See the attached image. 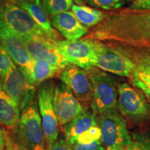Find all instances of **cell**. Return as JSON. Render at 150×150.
<instances>
[{"mask_svg":"<svg viewBox=\"0 0 150 150\" xmlns=\"http://www.w3.org/2000/svg\"><path fill=\"white\" fill-rule=\"evenodd\" d=\"M91 38L133 45H150V10H129L105 18L93 31Z\"/></svg>","mask_w":150,"mask_h":150,"instance_id":"6da1fadb","label":"cell"},{"mask_svg":"<svg viewBox=\"0 0 150 150\" xmlns=\"http://www.w3.org/2000/svg\"><path fill=\"white\" fill-rule=\"evenodd\" d=\"M11 136L20 150H46L42 121L35 99L22 110L18 128Z\"/></svg>","mask_w":150,"mask_h":150,"instance_id":"7a4b0ae2","label":"cell"},{"mask_svg":"<svg viewBox=\"0 0 150 150\" xmlns=\"http://www.w3.org/2000/svg\"><path fill=\"white\" fill-rule=\"evenodd\" d=\"M86 71L92 84L91 103L93 111L95 113L102 114L116 110L118 91L115 79L93 67Z\"/></svg>","mask_w":150,"mask_h":150,"instance_id":"3957f363","label":"cell"},{"mask_svg":"<svg viewBox=\"0 0 150 150\" xmlns=\"http://www.w3.org/2000/svg\"><path fill=\"white\" fill-rule=\"evenodd\" d=\"M97 125L101 130V140L110 148H126L131 141L126 121L117 110L99 114Z\"/></svg>","mask_w":150,"mask_h":150,"instance_id":"277c9868","label":"cell"},{"mask_svg":"<svg viewBox=\"0 0 150 150\" xmlns=\"http://www.w3.org/2000/svg\"><path fill=\"white\" fill-rule=\"evenodd\" d=\"M91 40L95 51L92 61L93 67L120 76H131L134 64L130 58L98 40Z\"/></svg>","mask_w":150,"mask_h":150,"instance_id":"5b68a950","label":"cell"},{"mask_svg":"<svg viewBox=\"0 0 150 150\" xmlns=\"http://www.w3.org/2000/svg\"><path fill=\"white\" fill-rule=\"evenodd\" d=\"M54 86L52 81H44L38 86V101L47 148L58 139L59 122L54 107Z\"/></svg>","mask_w":150,"mask_h":150,"instance_id":"8992f818","label":"cell"},{"mask_svg":"<svg viewBox=\"0 0 150 150\" xmlns=\"http://www.w3.org/2000/svg\"><path fill=\"white\" fill-rule=\"evenodd\" d=\"M0 22L20 38L46 36L31 16L16 4L8 3L0 8Z\"/></svg>","mask_w":150,"mask_h":150,"instance_id":"52a82bcc","label":"cell"},{"mask_svg":"<svg viewBox=\"0 0 150 150\" xmlns=\"http://www.w3.org/2000/svg\"><path fill=\"white\" fill-rule=\"evenodd\" d=\"M1 80L4 90L13 99L20 110L35 99V86L16 64Z\"/></svg>","mask_w":150,"mask_h":150,"instance_id":"ba28073f","label":"cell"},{"mask_svg":"<svg viewBox=\"0 0 150 150\" xmlns=\"http://www.w3.org/2000/svg\"><path fill=\"white\" fill-rule=\"evenodd\" d=\"M117 107L123 115L134 121L150 119V104L143 95L127 83L117 86Z\"/></svg>","mask_w":150,"mask_h":150,"instance_id":"9c48e42d","label":"cell"},{"mask_svg":"<svg viewBox=\"0 0 150 150\" xmlns=\"http://www.w3.org/2000/svg\"><path fill=\"white\" fill-rule=\"evenodd\" d=\"M0 42L17 66L27 75L30 81L32 74L34 60L30 55L24 40L0 22Z\"/></svg>","mask_w":150,"mask_h":150,"instance_id":"30bf717a","label":"cell"},{"mask_svg":"<svg viewBox=\"0 0 150 150\" xmlns=\"http://www.w3.org/2000/svg\"><path fill=\"white\" fill-rule=\"evenodd\" d=\"M27 47L30 55L34 61L41 60L53 65L60 71L69 65L60 53L54 40L42 35L21 38Z\"/></svg>","mask_w":150,"mask_h":150,"instance_id":"8fae6325","label":"cell"},{"mask_svg":"<svg viewBox=\"0 0 150 150\" xmlns=\"http://www.w3.org/2000/svg\"><path fill=\"white\" fill-rule=\"evenodd\" d=\"M60 53L69 64L88 70L93 67L92 61L95 55L91 39L75 40H54Z\"/></svg>","mask_w":150,"mask_h":150,"instance_id":"7c38bea8","label":"cell"},{"mask_svg":"<svg viewBox=\"0 0 150 150\" xmlns=\"http://www.w3.org/2000/svg\"><path fill=\"white\" fill-rule=\"evenodd\" d=\"M54 107L60 126H66L86 110L70 88L63 82L54 86Z\"/></svg>","mask_w":150,"mask_h":150,"instance_id":"4fadbf2b","label":"cell"},{"mask_svg":"<svg viewBox=\"0 0 150 150\" xmlns=\"http://www.w3.org/2000/svg\"><path fill=\"white\" fill-rule=\"evenodd\" d=\"M59 77L70 88L80 102H91L92 84L86 70L76 65L69 64L59 72Z\"/></svg>","mask_w":150,"mask_h":150,"instance_id":"5bb4252c","label":"cell"},{"mask_svg":"<svg viewBox=\"0 0 150 150\" xmlns=\"http://www.w3.org/2000/svg\"><path fill=\"white\" fill-rule=\"evenodd\" d=\"M131 61L134 64L129 76L131 84L147 96H150V48L136 53Z\"/></svg>","mask_w":150,"mask_h":150,"instance_id":"9a60e30c","label":"cell"},{"mask_svg":"<svg viewBox=\"0 0 150 150\" xmlns=\"http://www.w3.org/2000/svg\"><path fill=\"white\" fill-rule=\"evenodd\" d=\"M52 24L68 40H79L88 33L87 28L69 11L52 16Z\"/></svg>","mask_w":150,"mask_h":150,"instance_id":"2e32d148","label":"cell"},{"mask_svg":"<svg viewBox=\"0 0 150 150\" xmlns=\"http://www.w3.org/2000/svg\"><path fill=\"white\" fill-rule=\"evenodd\" d=\"M18 106L3 88L0 78V125L14 135L18 128L20 117Z\"/></svg>","mask_w":150,"mask_h":150,"instance_id":"e0dca14e","label":"cell"},{"mask_svg":"<svg viewBox=\"0 0 150 150\" xmlns=\"http://www.w3.org/2000/svg\"><path fill=\"white\" fill-rule=\"evenodd\" d=\"M16 4L22 7L31 16V18L44 31L47 37L52 40H58V33L52 27V22L49 19L47 13L43 8L40 0H35L33 1L27 0L17 3Z\"/></svg>","mask_w":150,"mask_h":150,"instance_id":"ac0fdd59","label":"cell"},{"mask_svg":"<svg viewBox=\"0 0 150 150\" xmlns=\"http://www.w3.org/2000/svg\"><path fill=\"white\" fill-rule=\"evenodd\" d=\"M96 125V113L86 110L65 126V138L73 145L81 134Z\"/></svg>","mask_w":150,"mask_h":150,"instance_id":"d6986e66","label":"cell"},{"mask_svg":"<svg viewBox=\"0 0 150 150\" xmlns=\"http://www.w3.org/2000/svg\"><path fill=\"white\" fill-rule=\"evenodd\" d=\"M72 11L79 21L87 27L97 25L106 18L102 11L83 5L73 4Z\"/></svg>","mask_w":150,"mask_h":150,"instance_id":"ffe728a7","label":"cell"},{"mask_svg":"<svg viewBox=\"0 0 150 150\" xmlns=\"http://www.w3.org/2000/svg\"><path fill=\"white\" fill-rule=\"evenodd\" d=\"M61 72L59 69L53 65L49 64L46 61L38 60L34 61L32 74L30 78V81L35 86H38L40 83L54 77L55 75Z\"/></svg>","mask_w":150,"mask_h":150,"instance_id":"44dd1931","label":"cell"},{"mask_svg":"<svg viewBox=\"0 0 150 150\" xmlns=\"http://www.w3.org/2000/svg\"><path fill=\"white\" fill-rule=\"evenodd\" d=\"M42 6L48 15L54 16L72 8L73 0H42Z\"/></svg>","mask_w":150,"mask_h":150,"instance_id":"7402d4cb","label":"cell"},{"mask_svg":"<svg viewBox=\"0 0 150 150\" xmlns=\"http://www.w3.org/2000/svg\"><path fill=\"white\" fill-rule=\"evenodd\" d=\"M126 150H150V137L146 134H135Z\"/></svg>","mask_w":150,"mask_h":150,"instance_id":"603a6c76","label":"cell"},{"mask_svg":"<svg viewBox=\"0 0 150 150\" xmlns=\"http://www.w3.org/2000/svg\"><path fill=\"white\" fill-rule=\"evenodd\" d=\"M14 65L13 61L0 42V77H4Z\"/></svg>","mask_w":150,"mask_h":150,"instance_id":"cb8c5ba5","label":"cell"},{"mask_svg":"<svg viewBox=\"0 0 150 150\" xmlns=\"http://www.w3.org/2000/svg\"><path fill=\"white\" fill-rule=\"evenodd\" d=\"M99 140H101V130L98 125H96L81 134L76 139V142L89 144Z\"/></svg>","mask_w":150,"mask_h":150,"instance_id":"d4e9b609","label":"cell"},{"mask_svg":"<svg viewBox=\"0 0 150 150\" xmlns=\"http://www.w3.org/2000/svg\"><path fill=\"white\" fill-rule=\"evenodd\" d=\"M86 1L92 6L104 10L117 9L122 5V0H86Z\"/></svg>","mask_w":150,"mask_h":150,"instance_id":"484cf974","label":"cell"},{"mask_svg":"<svg viewBox=\"0 0 150 150\" xmlns=\"http://www.w3.org/2000/svg\"><path fill=\"white\" fill-rule=\"evenodd\" d=\"M73 150H106L102 140H99L89 144L76 142L72 146Z\"/></svg>","mask_w":150,"mask_h":150,"instance_id":"4316f807","label":"cell"},{"mask_svg":"<svg viewBox=\"0 0 150 150\" xmlns=\"http://www.w3.org/2000/svg\"><path fill=\"white\" fill-rule=\"evenodd\" d=\"M129 10L134 11L150 10V0H133Z\"/></svg>","mask_w":150,"mask_h":150,"instance_id":"83f0119b","label":"cell"},{"mask_svg":"<svg viewBox=\"0 0 150 150\" xmlns=\"http://www.w3.org/2000/svg\"><path fill=\"white\" fill-rule=\"evenodd\" d=\"M72 146L65 138H60L46 148V150H73Z\"/></svg>","mask_w":150,"mask_h":150,"instance_id":"f1b7e54d","label":"cell"},{"mask_svg":"<svg viewBox=\"0 0 150 150\" xmlns=\"http://www.w3.org/2000/svg\"><path fill=\"white\" fill-rule=\"evenodd\" d=\"M4 131L5 140H6V150H20L15 143L13 139L10 134V132L7 130Z\"/></svg>","mask_w":150,"mask_h":150,"instance_id":"f546056e","label":"cell"},{"mask_svg":"<svg viewBox=\"0 0 150 150\" xmlns=\"http://www.w3.org/2000/svg\"><path fill=\"white\" fill-rule=\"evenodd\" d=\"M0 150H6V140L4 131L0 128Z\"/></svg>","mask_w":150,"mask_h":150,"instance_id":"4dcf8cb0","label":"cell"},{"mask_svg":"<svg viewBox=\"0 0 150 150\" xmlns=\"http://www.w3.org/2000/svg\"><path fill=\"white\" fill-rule=\"evenodd\" d=\"M73 1H74L76 4H79V5H83L84 4L83 0H73Z\"/></svg>","mask_w":150,"mask_h":150,"instance_id":"1f68e13d","label":"cell"},{"mask_svg":"<svg viewBox=\"0 0 150 150\" xmlns=\"http://www.w3.org/2000/svg\"><path fill=\"white\" fill-rule=\"evenodd\" d=\"M106 150H126V148H110Z\"/></svg>","mask_w":150,"mask_h":150,"instance_id":"d6a6232c","label":"cell"},{"mask_svg":"<svg viewBox=\"0 0 150 150\" xmlns=\"http://www.w3.org/2000/svg\"><path fill=\"white\" fill-rule=\"evenodd\" d=\"M15 1H16V4L18 3V2H21V1H27V0H14Z\"/></svg>","mask_w":150,"mask_h":150,"instance_id":"836d02e7","label":"cell"},{"mask_svg":"<svg viewBox=\"0 0 150 150\" xmlns=\"http://www.w3.org/2000/svg\"><path fill=\"white\" fill-rule=\"evenodd\" d=\"M29 1H35V0H29Z\"/></svg>","mask_w":150,"mask_h":150,"instance_id":"e575fe53","label":"cell"}]
</instances>
